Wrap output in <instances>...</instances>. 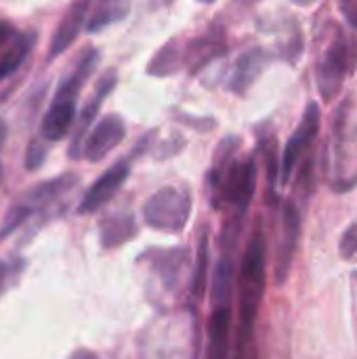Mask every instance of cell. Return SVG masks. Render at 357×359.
I'll use <instances>...</instances> for the list:
<instances>
[{
    "mask_svg": "<svg viewBox=\"0 0 357 359\" xmlns=\"http://www.w3.org/2000/svg\"><path fill=\"white\" fill-rule=\"evenodd\" d=\"M206 269H208V231L204 229L200 233L198 242V255L194 261V271L189 278V297L194 303L202 301L204 290H206Z\"/></svg>",
    "mask_w": 357,
    "mask_h": 359,
    "instance_id": "7402d4cb",
    "label": "cell"
},
{
    "mask_svg": "<svg viewBox=\"0 0 357 359\" xmlns=\"http://www.w3.org/2000/svg\"><path fill=\"white\" fill-rule=\"evenodd\" d=\"M116 84H118V72L116 69L105 72L99 78V82L95 84V93L90 95V99L86 101V105L78 114V122L74 126V135H72V143H69V151H67L72 160L82 158V154H84V141H86V137L90 133V126L95 124V118L99 116L105 97L114 93Z\"/></svg>",
    "mask_w": 357,
    "mask_h": 359,
    "instance_id": "30bf717a",
    "label": "cell"
},
{
    "mask_svg": "<svg viewBox=\"0 0 357 359\" xmlns=\"http://www.w3.org/2000/svg\"><path fill=\"white\" fill-rule=\"evenodd\" d=\"M90 0H74L69 11L65 13V17L61 19V23L57 25L53 40L48 44V53H46V61H55L59 55H63L78 38V34L82 32V27H86V13H88Z\"/></svg>",
    "mask_w": 357,
    "mask_h": 359,
    "instance_id": "5bb4252c",
    "label": "cell"
},
{
    "mask_svg": "<svg viewBox=\"0 0 357 359\" xmlns=\"http://www.w3.org/2000/svg\"><path fill=\"white\" fill-rule=\"evenodd\" d=\"M46 145L38 139H32L29 145H27V151H25V168L27 170H38L44 160H46Z\"/></svg>",
    "mask_w": 357,
    "mask_h": 359,
    "instance_id": "d4e9b609",
    "label": "cell"
},
{
    "mask_svg": "<svg viewBox=\"0 0 357 359\" xmlns=\"http://www.w3.org/2000/svg\"><path fill=\"white\" fill-rule=\"evenodd\" d=\"M191 208L194 200L187 187L164 185L143 204V219L156 231L179 236L189 223Z\"/></svg>",
    "mask_w": 357,
    "mask_h": 359,
    "instance_id": "5b68a950",
    "label": "cell"
},
{
    "mask_svg": "<svg viewBox=\"0 0 357 359\" xmlns=\"http://www.w3.org/2000/svg\"><path fill=\"white\" fill-rule=\"evenodd\" d=\"M351 111H353V103L351 97H347L337 109L332 122L335 164H332L330 187L337 194H347L357 185V128L351 122L353 118Z\"/></svg>",
    "mask_w": 357,
    "mask_h": 359,
    "instance_id": "277c9868",
    "label": "cell"
},
{
    "mask_svg": "<svg viewBox=\"0 0 357 359\" xmlns=\"http://www.w3.org/2000/svg\"><path fill=\"white\" fill-rule=\"evenodd\" d=\"M345 15H347V19L351 21V25H353V27L357 29V0H353L351 8H349V11H347Z\"/></svg>",
    "mask_w": 357,
    "mask_h": 359,
    "instance_id": "83f0119b",
    "label": "cell"
},
{
    "mask_svg": "<svg viewBox=\"0 0 357 359\" xmlns=\"http://www.w3.org/2000/svg\"><path fill=\"white\" fill-rule=\"evenodd\" d=\"M139 263H145L151 273L158 278L166 292H177L185 282L191 267V250L187 246L175 248H149L139 257Z\"/></svg>",
    "mask_w": 357,
    "mask_h": 359,
    "instance_id": "52a82bcc",
    "label": "cell"
},
{
    "mask_svg": "<svg viewBox=\"0 0 357 359\" xmlns=\"http://www.w3.org/2000/svg\"><path fill=\"white\" fill-rule=\"evenodd\" d=\"M126 137V124L118 114H105L99 122L90 128L84 141V158L88 162H101L107 158Z\"/></svg>",
    "mask_w": 357,
    "mask_h": 359,
    "instance_id": "8fae6325",
    "label": "cell"
},
{
    "mask_svg": "<svg viewBox=\"0 0 357 359\" xmlns=\"http://www.w3.org/2000/svg\"><path fill=\"white\" fill-rule=\"evenodd\" d=\"M72 359H99L95 353H90V351H80V353H76Z\"/></svg>",
    "mask_w": 357,
    "mask_h": 359,
    "instance_id": "f546056e",
    "label": "cell"
},
{
    "mask_svg": "<svg viewBox=\"0 0 357 359\" xmlns=\"http://www.w3.org/2000/svg\"><path fill=\"white\" fill-rule=\"evenodd\" d=\"M227 53V38L223 27H210L206 34H200L185 42V67L191 74H198L215 59Z\"/></svg>",
    "mask_w": 357,
    "mask_h": 359,
    "instance_id": "4fadbf2b",
    "label": "cell"
},
{
    "mask_svg": "<svg viewBox=\"0 0 357 359\" xmlns=\"http://www.w3.org/2000/svg\"><path fill=\"white\" fill-rule=\"evenodd\" d=\"M185 67V44L181 38L168 40L147 63V74L156 78H166L175 76Z\"/></svg>",
    "mask_w": 357,
    "mask_h": 359,
    "instance_id": "ac0fdd59",
    "label": "cell"
},
{
    "mask_svg": "<svg viewBox=\"0 0 357 359\" xmlns=\"http://www.w3.org/2000/svg\"><path fill=\"white\" fill-rule=\"evenodd\" d=\"M265 282H267V238L259 221L246 244V250L240 263L238 282H236V290H238V330L236 332L255 334V322H257L259 307L265 294Z\"/></svg>",
    "mask_w": 357,
    "mask_h": 359,
    "instance_id": "7a4b0ae2",
    "label": "cell"
},
{
    "mask_svg": "<svg viewBox=\"0 0 357 359\" xmlns=\"http://www.w3.org/2000/svg\"><path fill=\"white\" fill-rule=\"evenodd\" d=\"M234 326V305H215L206 328V359H227Z\"/></svg>",
    "mask_w": 357,
    "mask_h": 359,
    "instance_id": "2e32d148",
    "label": "cell"
},
{
    "mask_svg": "<svg viewBox=\"0 0 357 359\" xmlns=\"http://www.w3.org/2000/svg\"><path fill=\"white\" fill-rule=\"evenodd\" d=\"M314 189H316V156L309 151V158L303 162V166H299V175L295 181V196L301 202V208L307 204Z\"/></svg>",
    "mask_w": 357,
    "mask_h": 359,
    "instance_id": "cb8c5ba5",
    "label": "cell"
},
{
    "mask_svg": "<svg viewBox=\"0 0 357 359\" xmlns=\"http://www.w3.org/2000/svg\"><path fill=\"white\" fill-rule=\"evenodd\" d=\"M130 158H124V160H118L114 166H109L84 194L80 206H78V212L80 215H90L95 210H99L101 206H105L118 191L120 187L126 183L128 175H130Z\"/></svg>",
    "mask_w": 357,
    "mask_h": 359,
    "instance_id": "7c38bea8",
    "label": "cell"
},
{
    "mask_svg": "<svg viewBox=\"0 0 357 359\" xmlns=\"http://www.w3.org/2000/svg\"><path fill=\"white\" fill-rule=\"evenodd\" d=\"M128 13V4L126 2H109L103 4L101 8H97L93 13V17H88L86 21V32L88 34H97L105 27H109L116 21H122Z\"/></svg>",
    "mask_w": 357,
    "mask_h": 359,
    "instance_id": "603a6c76",
    "label": "cell"
},
{
    "mask_svg": "<svg viewBox=\"0 0 357 359\" xmlns=\"http://www.w3.org/2000/svg\"><path fill=\"white\" fill-rule=\"evenodd\" d=\"M17 38V29L13 23L8 21H0V46L6 44V42H13Z\"/></svg>",
    "mask_w": 357,
    "mask_h": 359,
    "instance_id": "4316f807",
    "label": "cell"
},
{
    "mask_svg": "<svg viewBox=\"0 0 357 359\" xmlns=\"http://www.w3.org/2000/svg\"><path fill=\"white\" fill-rule=\"evenodd\" d=\"M339 252L345 261L353 259L357 255V223H351L343 236H341V242H339Z\"/></svg>",
    "mask_w": 357,
    "mask_h": 359,
    "instance_id": "484cf974",
    "label": "cell"
},
{
    "mask_svg": "<svg viewBox=\"0 0 357 359\" xmlns=\"http://www.w3.org/2000/svg\"><path fill=\"white\" fill-rule=\"evenodd\" d=\"M99 227H101V244H103V248H118V246L130 242L139 231L137 221H135V217L130 212L107 215L105 219H101Z\"/></svg>",
    "mask_w": 357,
    "mask_h": 359,
    "instance_id": "e0dca14e",
    "label": "cell"
},
{
    "mask_svg": "<svg viewBox=\"0 0 357 359\" xmlns=\"http://www.w3.org/2000/svg\"><path fill=\"white\" fill-rule=\"evenodd\" d=\"M320 126H322V111H320V105L316 101H311L305 111H303V118L299 122V126L295 128L292 137L288 139L286 147H284V154H282V172H280V185H288L292 172L297 170V164L301 160V156L305 151L311 149L318 133H320Z\"/></svg>",
    "mask_w": 357,
    "mask_h": 359,
    "instance_id": "9c48e42d",
    "label": "cell"
},
{
    "mask_svg": "<svg viewBox=\"0 0 357 359\" xmlns=\"http://www.w3.org/2000/svg\"><path fill=\"white\" fill-rule=\"evenodd\" d=\"M301 225H303V210L297 202L288 200L282 204V223H280V238L276 248V263H274V278L276 284L282 286L288 280L299 240H301Z\"/></svg>",
    "mask_w": 357,
    "mask_h": 359,
    "instance_id": "ba28073f",
    "label": "cell"
},
{
    "mask_svg": "<svg viewBox=\"0 0 357 359\" xmlns=\"http://www.w3.org/2000/svg\"><path fill=\"white\" fill-rule=\"evenodd\" d=\"M236 292V265L231 261V252H225L213 271V288H210V303L215 305H234Z\"/></svg>",
    "mask_w": 357,
    "mask_h": 359,
    "instance_id": "d6986e66",
    "label": "cell"
},
{
    "mask_svg": "<svg viewBox=\"0 0 357 359\" xmlns=\"http://www.w3.org/2000/svg\"><path fill=\"white\" fill-rule=\"evenodd\" d=\"M356 63L357 48L353 50V44L345 38L341 29H337L332 40L322 50V57L316 69L318 90L324 101H332L341 93L345 78L356 69Z\"/></svg>",
    "mask_w": 357,
    "mask_h": 359,
    "instance_id": "8992f818",
    "label": "cell"
},
{
    "mask_svg": "<svg viewBox=\"0 0 357 359\" xmlns=\"http://www.w3.org/2000/svg\"><path fill=\"white\" fill-rule=\"evenodd\" d=\"M240 137H225L213 156V166L206 175V189L213 208H231V215L246 217L257 189V156H238Z\"/></svg>",
    "mask_w": 357,
    "mask_h": 359,
    "instance_id": "6da1fadb",
    "label": "cell"
},
{
    "mask_svg": "<svg viewBox=\"0 0 357 359\" xmlns=\"http://www.w3.org/2000/svg\"><path fill=\"white\" fill-rule=\"evenodd\" d=\"M36 42H38V34L34 29L23 32V34H17V38L0 55V82L6 80L8 76H13L23 65V61L27 59V55L34 50Z\"/></svg>",
    "mask_w": 357,
    "mask_h": 359,
    "instance_id": "ffe728a7",
    "label": "cell"
},
{
    "mask_svg": "<svg viewBox=\"0 0 357 359\" xmlns=\"http://www.w3.org/2000/svg\"><path fill=\"white\" fill-rule=\"evenodd\" d=\"M267 61H269V55H267V50L261 48V46L244 50V53L236 59V63H234V67H231V72H229L227 90L234 93V95L244 97V95L250 90V86L257 82V78L263 74Z\"/></svg>",
    "mask_w": 357,
    "mask_h": 359,
    "instance_id": "9a60e30c",
    "label": "cell"
},
{
    "mask_svg": "<svg viewBox=\"0 0 357 359\" xmlns=\"http://www.w3.org/2000/svg\"><path fill=\"white\" fill-rule=\"evenodd\" d=\"M4 269H6V267L0 263V288H2V282H4Z\"/></svg>",
    "mask_w": 357,
    "mask_h": 359,
    "instance_id": "d6a6232c",
    "label": "cell"
},
{
    "mask_svg": "<svg viewBox=\"0 0 357 359\" xmlns=\"http://www.w3.org/2000/svg\"><path fill=\"white\" fill-rule=\"evenodd\" d=\"M6 135H8V126H6L4 120H0V149H2V145L6 141Z\"/></svg>",
    "mask_w": 357,
    "mask_h": 359,
    "instance_id": "f1b7e54d",
    "label": "cell"
},
{
    "mask_svg": "<svg viewBox=\"0 0 357 359\" xmlns=\"http://www.w3.org/2000/svg\"><path fill=\"white\" fill-rule=\"evenodd\" d=\"M295 4H299V6H311V4H316L318 0H292Z\"/></svg>",
    "mask_w": 357,
    "mask_h": 359,
    "instance_id": "1f68e13d",
    "label": "cell"
},
{
    "mask_svg": "<svg viewBox=\"0 0 357 359\" xmlns=\"http://www.w3.org/2000/svg\"><path fill=\"white\" fill-rule=\"evenodd\" d=\"M198 2H204V4H213V2H217V0H198Z\"/></svg>",
    "mask_w": 357,
    "mask_h": 359,
    "instance_id": "836d02e7",
    "label": "cell"
},
{
    "mask_svg": "<svg viewBox=\"0 0 357 359\" xmlns=\"http://www.w3.org/2000/svg\"><path fill=\"white\" fill-rule=\"evenodd\" d=\"M99 59H101L99 48H95V46L84 48V53L76 61V67L63 78V82L59 84L55 97L50 99L48 109L42 116L40 135H42L44 141L55 143V141H61V139H65L69 135V128L76 122L78 95L82 90V86L86 84V80L97 69Z\"/></svg>",
    "mask_w": 357,
    "mask_h": 359,
    "instance_id": "3957f363",
    "label": "cell"
},
{
    "mask_svg": "<svg viewBox=\"0 0 357 359\" xmlns=\"http://www.w3.org/2000/svg\"><path fill=\"white\" fill-rule=\"evenodd\" d=\"M341 2V8H343V13H347L349 8H351V4H353V0H339Z\"/></svg>",
    "mask_w": 357,
    "mask_h": 359,
    "instance_id": "4dcf8cb0",
    "label": "cell"
},
{
    "mask_svg": "<svg viewBox=\"0 0 357 359\" xmlns=\"http://www.w3.org/2000/svg\"><path fill=\"white\" fill-rule=\"evenodd\" d=\"M259 145H257V151H261L263 160H265V172H267V189L271 194V200H276V189L280 185V172H282V160H278V141H276V135L274 130H269V124H267V130L259 128Z\"/></svg>",
    "mask_w": 357,
    "mask_h": 359,
    "instance_id": "44dd1931",
    "label": "cell"
},
{
    "mask_svg": "<svg viewBox=\"0 0 357 359\" xmlns=\"http://www.w3.org/2000/svg\"><path fill=\"white\" fill-rule=\"evenodd\" d=\"M353 278H356V282H357V273H353Z\"/></svg>",
    "mask_w": 357,
    "mask_h": 359,
    "instance_id": "e575fe53",
    "label": "cell"
}]
</instances>
